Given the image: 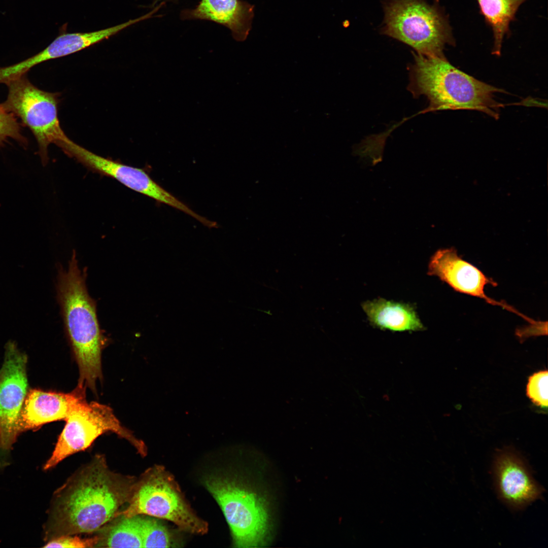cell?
Segmentation results:
<instances>
[{
  "label": "cell",
  "instance_id": "obj_8",
  "mask_svg": "<svg viewBox=\"0 0 548 548\" xmlns=\"http://www.w3.org/2000/svg\"><path fill=\"white\" fill-rule=\"evenodd\" d=\"M65 425L54 451L43 466L50 469L63 459L88 448L99 436L109 431L129 441L142 457L147 454L144 442L123 427L109 406L85 399L65 419Z\"/></svg>",
  "mask_w": 548,
  "mask_h": 548
},
{
  "label": "cell",
  "instance_id": "obj_2",
  "mask_svg": "<svg viewBox=\"0 0 548 548\" xmlns=\"http://www.w3.org/2000/svg\"><path fill=\"white\" fill-rule=\"evenodd\" d=\"M86 277V271L79 268L74 252L67 268H59L57 297L79 368L78 385L95 392L96 383L102 378L101 352L105 339L98 323L95 301L87 291Z\"/></svg>",
  "mask_w": 548,
  "mask_h": 548
},
{
  "label": "cell",
  "instance_id": "obj_18",
  "mask_svg": "<svg viewBox=\"0 0 548 548\" xmlns=\"http://www.w3.org/2000/svg\"><path fill=\"white\" fill-rule=\"evenodd\" d=\"M118 517L102 536H98L99 540L96 547H143L136 516Z\"/></svg>",
  "mask_w": 548,
  "mask_h": 548
},
{
  "label": "cell",
  "instance_id": "obj_19",
  "mask_svg": "<svg viewBox=\"0 0 548 548\" xmlns=\"http://www.w3.org/2000/svg\"><path fill=\"white\" fill-rule=\"evenodd\" d=\"M143 547H175L172 535L165 525L156 518L136 516Z\"/></svg>",
  "mask_w": 548,
  "mask_h": 548
},
{
  "label": "cell",
  "instance_id": "obj_22",
  "mask_svg": "<svg viewBox=\"0 0 548 548\" xmlns=\"http://www.w3.org/2000/svg\"><path fill=\"white\" fill-rule=\"evenodd\" d=\"M99 540L98 536L81 538L77 536L64 535L51 539L44 547H96Z\"/></svg>",
  "mask_w": 548,
  "mask_h": 548
},
{
  "label": "cell",
  "instance_id": "obj_11",
  "mask_svg": "<svg viewBox=\"0 0 548 548\" xmlns=\"http://www.w3.org/2000/svg\"><path fill=\"white\" fill-rule=\"evenodd\" d=\"M427 274L438 277L455 291L484 299L487 302L502 307L525 319L529 318L515 308L501 301L489 297L485 293L487 285L497 284L486 277L480 269L461 259L454 248L440 249L431 257Z\"/></svg>",
  "mask_w": 548,
  "mask_h": 548
},
{
  "label": "cell",
  "instance_id": "obj_13",
  "mask_svg": "<svg viewBox=\"0 0 548 548\" xmlns=\"http://www.w3.org/2000/svg\"><path fill=\"white\" fill-rule=\"evenodd\" d=\"M151 18L150 13L107 28L88 32L62 33L46 48L36 55L16 64L6 66V75L11 79L19 78L34 66L62 57L85 49L117 34L125 28Z\"/></svg>",
  "mask_w": 548,
  "mask_h": 548
},
{
  "label": "cell",
  "instance_id": "obj_23",
  "mask_svg": "<svg viewBox=\"0 0 548 548\" xmlns=\"http://www.w3.org/2000/svg\"><path fill=\"white\" fill-rule=\"evenodd\" d=\"M547 321H537L534 323L530 324L528 326L517 329L516 334L521 341H523L532 336L547 335Z\"/></svg>",
  "mask_w": 548,
  "mask_h": 548
},
{
  "label": "cell",
  "instance_id": "obj_21",
  "mask_svg": "<svg viewBox=\"0 0 548 548\" xmlns=\"http://www.w3.org/2000/svg\"><path fill=\"white\" fill-rule=\"evenodd\" d=\"M548 372L541 370L530 376L526 388L528 397L535 405L542 408L547 407Z\"/></svg>",
  "mask_w": 548,
  "mask_h": 548
},
{
  "label": "cell",
  "instance_id": "obj_20",
  "mask_svg": "<svg viewBox=\"0 0 548 548\" xmlns=\"http://www.w3.org/2000/svg\"><path fill=\"white\" fill-rule=\"evenodd\" d=\"M21 124L16 117L6 111L0 104V147L4 146L9 139L17 141L21 146L26 148L28 141L22 133Z\"/></svg>",
  "mask_w": 548,
  "mask_h": 548
},
{
  "label": "cell",
  "instance_id": "obj_7",
  "mask_svg": "<svg viewBox=\"0 0 548 548\" xmlns=\"http://www.w3.org/2000/svg\"><path fill=\"white\" fill-rule=\"evenodd\" d=\"M3 108L19 118L35 136L39 146L42 163L49 160L48 148L51 144L58 146L68 138L60 125L58 118V93L42 90L28 79L26 74L8 82Z\"/></svg>",
  "mask_w": 548,
  "mask_h": 548
},
{
  "label": "cell",
  "instance_id": "obj_9",
  "mask_svg": "<svg viewBox=\"0 0 548 548\" xmlns=\"http://www.w3.org/2000/svg\"><path fill=\"white\" fill-rule=\"evenodd\" d=\"M26 364V355L9 341L0 369L1 457L8 455L21 433L19 421L28 390Z\"/></svg>",
  "mask_w": 548,
  "mask_h": 548
},
{
  "label": "cell",
  "instance_id": "obj_15",
  "mask_svg": "<svg viewBox=\"0 0 548 548\" xmlns=\"http://www.w3.org/2000/svg\"><path fill=\"white\" fill-rule=\"evenodd\" d=\"M254 6L242 0H200L192 9L181 11L183 20H204L221 24L229 29L237 41H244L252 28Z\"/></svg>",
  "mask_w": 548,
  "mask_h": 548
},
{
  "label": "cell",
  "instance_id": "obj_24",
  "mask_svg": "<svg viewBox=\"0 0 548 548\" xmlns=\"http://www.w3.org/2000/svg\"><path fill=\"white\" fill-rule=\"evenodd\" d=\"M154 1L158 3H163L165 4L166 3H167V2H175L178 1L179 0H154Z\"/></svg>",
  "mask_w": 548,
  "mask_h": 548
},
{
  "label": "cell",
  "instance_id": "obj_12",
  "mask_svg": "<svg viewBox=\"0 0 548 548\" xmlns=\"http://www.w3.org/2000/svg\"><path fill=\"white\" fill-rule=\"evenodd\" d=\"M494 472L499 494L511 506L523 507L541 496L543 489L516 451L510 448L499 451Z\"/></svg>",
  "mask_w": 548,
  "mask_h": 548
},
{
  "label": "cell",
  "instance_id": "obj_17",
  "mask_svg": "<svg viewBox=\"0 0 548 548\" xmlns=\"http://www.w3.org/2000/svg\"><path fill=\"white\" fill-rule=\"evenodd\" d=\"M481 11L493 33L492 54L500 56L510 22L520 6L527 0H476Z\"/></svg>",
  "mask_w": 548,
  "mask_h": 548
},
{
  "label": "cell",
  "instance_id": "obj_3",
  "mask_svg": "<svg viewBox=\"0 0 548 548\" xmlns=\"http://www.w3.org/2000/svg\"><path fill=\"white\" fill-rule=\"evenodd\" d=\"M409 65L408 90L415 97L425 96V112L441 110H473L498 119L503 105L495 99L501 89L479 81L458 70L445 57L414 54Z\"/></svg>",
  "mask_w": 548,
  "mask_h": 548
},
{
  "label": "cell",
  "instance_id": "obj_6",
  "mask_svg": "<svg viewBox=\"0 0 548 548\" xmlns=\"http://www.w3.org/2000/svg\"><path fill=\"white\" fill-rule=\"evenodd\" d=\"M208 491L220 506L236 547L263 546L270 519L265 499L235 477L211 474L203 480Z\"/></svg>",
  "mask_w": 548,
  "mask_h": 548
},
{
  "label": "cell",
  "instance_id": "obj_1",
  "mask_svg": "<svg viewBox=\"0 0 548 548\" xmlns=\"http://www.w3.org/2000/svg\"><path fill=\"white\" fill-rule=\"evenodd\" d=\"M135 481L111 470L105 457L96 455L54 494L45 527L48 541L100 529L128 503Z\"/></svg>",
  "mask_w": 548,
  "mask_h": 548
},
{
  "label": "cell",
  "instance_id": "obj_16",
  "mask_svg": "<svg viewBox=\"0 0 548 548\" xmlns=\"http://www.w3.org/2000/svg\"><path fill=\"white\" fill-rule=\"evenodd\" d=\"M373 327L391 331H418L425 329L414 305L379 298L361 304Z\"/></svg>",
  "mask_w": 548,
  "mask_h": 548
},
{
  "label": "cell",
  "instance_id": "obj_14",
  "mask_svg": "<svg viewBox=\"0 0 548 548\" xmlns=\"http://www.w3.org/2000/svg\"><path fill=\"white\" fill-rule=\"evenodd\" d=\"M86 388L77 385L70 393L29 390L25 397L19 421L21 433L36 429L44 424L64 420L86 399Z\"/></svg>",
  "mask_w": 548,
  "mask_h": 548
},
{
  "label": "cell",
  "instance_id": "obj_5",
  "mask_svg": "<svg viewBox=\"0 0 548 548\" xmlns=\"http://www.w3.org/2000/svg\"><path fill=\"white\" fill-rule=\"evenodd\" d=\"M146 515L169 521L184 531L204 534L208 524L198 517L185 499L174 476L164 466L155 465L136 480L127 508L119 516Z\"/></svg>",
  "mask_w": 548,
  "mask_h": 548
},
{
  "label": "cell",
  "instance_id": "obj_4",
  "mask_svg": "<svg viewBox=\"0 0 548 548\" xmlns=\"http://www.w3.org/2000/svg\"><path fill=\"white\" fill-rule=\"evenodd\" d=\"M383 34L410 46L417 53L445 57L446 45H454L446 16L426 0H385Z\"/></svg>",
  "mask_w": 548,
  "mask_h": 548
},
{
  "label": "cell",
  "instance_id": "obj_10",
  "mask_svg": "<svg viewBox=\"0 0 548 548\" xmlns=\"http://www.w3.org/2000/svg\"><path fill=\"white\" fill-rule=\"evenodd\" d=\"M59 147L90 170L115 179L126 187L158 202L169 206L194 218H197L196 213L160 186L144 170L95 154L69 138Z\"/></svg>",
  "mask_w": 548,
  "mask_h": 548
}]
</instances>
